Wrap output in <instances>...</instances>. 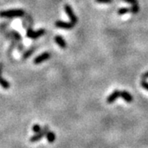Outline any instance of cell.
<instances>
[{
	"mask_svg": "<svg viewBox=\"0 0 148 148\" xmlns=\"http://www.w3.org/2000/svg\"><path fill=\"white\" fill-rule=\"evenodd\" d=\"M41 130V127L39 125V124H35L33 127H32V131L35 132V133H37Z\"/></svg>",
	"mask_w": 148,
	"mask_h": 148,
	"instance_id": "e0dca14e",
	"label": "cell"
},
{
	"mask_svg": "<svg viewBox=\"0 0 148 148\" xmlns=\"http://www.w3.org/2000/svg\"><path fill=\"white\" fill-rule=\"evenodd\" d=\"M46 138H47V141L49 143H53L54 141H55V139H56V135H55V133L53 132H51V131H48V132L46 133Z\"/></svg>",
	"mask_w": 148,
	"mask_h": 148,
	"instance_id": "7c38bea8",
	"label": "cell"
},
{
	"mask_svg": "<svg viewBox=\"0 0 148 148\" xmlns=\"http://www.w3.org/2000/svg\"><path fill=\"white\" fill-rule=\"evenodd\" d=\"M123 1L127 2L128 3H131L132 5H133V4H138V0H123Z\"/></svg>",
	"mask_w": 148,
	"mask_h": 148,
	"instance_id": "44dd1931",
	"label": "cell"
},
{
	"mask_svg": "<svg viewBox=\"0 0 148 148\" xmlns=\"http://www.w3.org/2000/svg\"><path fill=\"white\" fill-rule=\"evenodd\" d=\"M49 58H50V53L49 52H44L41 54H40L39 56H37L36 58H34L33 63H34V64H36V65L37 64H40L44 61L47 60Z\"/></svg>",
	"mask_w": 148,
	"mask_h": 148,
	"instance_id": "5b68a950",
	"label": "cell"
},
{
	"mask_svg": "<svg viewBox=\"0 0 148 148\" xmlns=\"http://www.w3.org/2000/svg\"><path fill=\"white\" fill-rule=\"evenodd\" d=\"M9 33H10L11 35H12V36L13 37L14 39H16L18 42H21L22 38H21V34L19 32H16V31H11V32H9Z\"/></svg>",
	"mask_w": 148,
	"mask_h": 148,
	"instance_id": "5bb4252c",
	"label": "cell"
},
{
	"mask_svg": "<svg viewBox=\"0 0 148 148\" xmlns=\"http://www.w3.org/2000/svg\"><path fill=\"white\" fill-rule=\"evenodd\" d=\"M120 96H121L124 101H127V103L132 102V100H133L132 95L129 92L126 91V90H122V91H120Z\"/></svg>",
	"mask_w": 148,
	"mask_h": 148,
	"instance_id": "30bf717a",
	"label": "cell"
},
{
	"mask_svg": "<svg viewBox=\"0 0 148 148\" xmlns=\"http://www.w3.org/2000/svg\"><path fill=\"white\" fill-rule=\"evenodd\" d=\"M99 3H110L113 2V0H95Z\"/></svg>",
	"mask_w": 148,
	"mask_h": 148,
	"instance_id": "ffe728a7",
	"label": "cell"
},
{
	"mask_svg": "<svg viewBox=\"0 0 148 148\" xmlns=\"http://www.w3.org/2000/svg\"><path fill=\"white\" fill-rule=\"evenodd\" d=\"M148 78V72H147L146 73H144L143 75V79H147Z\"/></svg>",
	"mask_w": 148,
	"mask_h": 148,
	"instance_id": "7402d4cb",
	"label": "cell"
},
{
	"mask_svg": "<svg viewBox=\"0 0 148 148\" xmlns=\"http://www.w3.org/2000/svg\"><path fill=\"white\" fill-rule=\"evenodd\" d=\"M54 40H55V42L57 43V45H58V46L61 47L62 49H64V48L67 47V43H66L65 40L61 36H59V35L56 36L54 37Z\"/></svg>",
	"mask_w": 148,
	"mask_h": 148,
	"instance_id": "9c48e42d",
	"label": "cell"
},
{
	"mask_svg": "<svg viewBox=\"0 0 148 148\" xmlns=\"http://www.w3.org/2000/svg\"><path fill=\"white\" fill-rule=\"evenodd\" d=\"M3 67H4L3 64V63H0V86L7 90V89H8V88L10 87L11 84L7 81V80H5L3 77H2V73H3Z\"/></svg>",
	"mask_w": 148,
	"mask_h": 148,
	"instance_id": "8992f818",
	"label": "cell"
},
{
	"mask_svg": "<svg viewBox=\"0 0 148 148\" xmlns=\"http://www.w3.org/2000/svg\"><path fill=\"white\" fill-rule=\"evenodd\" d=\"M141 84H142V86H143L144 89H146L147 90H148V82L147 81H145V80L143 79V81L141 82Z\"/></svg>",
	"mask_w": 148,
	"mask_h": 148,
	"instance_id": "d6986e66",
	"label": "cell"
},
{
	"mask_svg": "<svg viewBox=\"0 0 148 148\" xmlns=\"http://www.w3.org/2000/svg\"><path fill=\"white\" fill-rule=\"evenodd\" d=\"M25 15V12L23 9H11V10L1 11L0 17L1 18H15V17H21Z\"/></svg>",
	"mask_w": 148,
	"mask_h": 148,
	"instance_id": "6da1fadb",
	"label": "cell"
},
{
	"mask_svg": "<svg viewBox=\"0 0 148 148\" xmlns=\"http://www.w3.org/2000/svg\"><path fill=\"white\" fill-rule=\"evenodd\" d=\"M140 10V8H139V6L138 4H133L132 5V7L130 8V12H132L133 14H136V13H138V12Z\"/></svg>",
	"mask_w": 148,
	"mask_h": 148,
	"instance_id": "9a60e30c",
	"label": "cell"
},
{
	"mask_svg": "<svg viewBox=\"0 0 148 148\" xmlns=\"http://www.w3.org/2000/svg\"><path fill=\"white\" fill-rule=\"evenodd\" d=\"M55 26L58 28H63V29H67V30H69V29H72L73 27H74V24L70 21V22H66V21H57L55 22Z\"/></svg>",
	"mask_w": 148,
	"mask_h": 148,
	"instance_id": "52a82bcc",
	"label": "cell"
},
{
	"mask_svg": "<svg viewBox=\"0 0 148 148\" xmlns=\"http://www.w3.org/2000/svg\"><path fill=\"white\" fill-rule=\"evenodd\" d=\"M24 49H25V46L23 45V44H21V42H18L17 44V49L20 53H22L24 51Z\"/></svg>",
	"mask_w": 148,
	"mask_h": 148,
	"instance_id": "ac0fdd59",
	"label": "cell"
},
{
	"mask_svg": "<svg viewBox=\"0 0 148 148\" xmlns=\"http://www.w3.org/2000/svg\"><path fill=\"white\" fill-rule=\"evenodd\" d=\"M64 10L66 12L67 15L69 16L70 21H72L74 25H75V24L77 22V17L75 15L73 10V8H72V7L69 5V4H65V5H64Z\"/></svg>",
	"mask_w": 148,
	"mask_h": 148,
	"instance_id": "277c9868",
	"label": "cell"
},
{
	"mask_svg": "<svg viewBox=\"0 0 148 148\" xmlns=\"http://www.w3.org/2000/svg\"><path fill=\"white\" fill-rule=\"evenodd\" d=\"M17 44H18V41L16 40V39H12V43H11V45L9 49H8V54L10 55L12 52L13 51V49L16 47H17Z\"/></svg>",
	"mask_w": 148,
	"mask_h": 148,
	"instance_id": "4fadbf2b",
	"label": "cell"
},
{
	"mask_svg": "<svg viewBox=\"0 0 148 148\" xmlns=\"http://www.w3.org/2000/svg\"><path fill=\"white\" fill-rule=\"evenodd\" d=\"M45 33V30L44 28H40L36 32H33L32 27H28L27 30V37L30 38V39L36 40V39H38L40 36H42Z\"/></svg>",
	"mask_w": 148,
	"mask_h": 148,
	"instance_id": "7a4b0ae2",
	"label": "cell"
},
{
	"mask_svg": "<svg viewBox=\"0 0 148 148\" xmlns=\"http://www.w3.org/2000/svg\"><path fill=\"white\" fill-rule=\"evenodd\" d=\"M48 131H49V126L46 125L43 127V129H41L40 132L36 133L34 136H32V138H30V142L31 143H36L38 141L41 140L44 137L46 136V133L48 132Z\"/></svg>",
	"mask_w": 148,
	"mask_h": 148,
	"instance_id": "3957f363",
	"label": "cell"
},
{
	"mask_svg": "<svg viewBox=\"0 0 148 148\" xmlns=\"http://www.w3.org/2000/svg\"><path fill=\"white\" fill-rule=\"evenodd\" d=\"M120 96V91L119 90H114L112 93H111L110 95H109L108 97H107V103L108 104H112V103H114V101H116L117 99L119 98Z\"/></svg>",
	"mask_w": 148,
	"mask_h": 148,
	"instance_id": "ba28073f",
	"label": "cell"
},
{
	"mask_svg": "<svg viewBox=\"0 0 148 148\" xmlns=\"http://www.w3.org/2000/svg\"><path fill=\"white\" fill-rule=\"evenodd\" d=\"M127 12H130V8H119L118 10L119 15H123V14L127 13Z\"/></svg>",
	"mask_w": 148,
	"mask_h": 148,
	"instance_id": "2e32d148",
	"label": "cell"
},
{
	"mask_svg": "<svg viewBox=\"0 0 148 148\" xmlns=\"http://www.w3.org/2000/svg\"><path fill=\"white\" fill-rule=\"evenodd\" d=\"M35 49H36V47H35V46H32V47H31L30 49H28L27 50H26V51L23 53L22 56H21V59H22V60H26V59H27L29 57H31V55L34 53Z\"/></svg>",
	"mask_w": 148,
	"mask_h": 148,
	"instance_id": "8fae6325",
	"label": "cell"
}]
</instances>
